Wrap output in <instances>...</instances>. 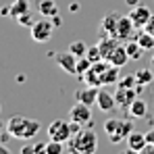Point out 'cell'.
I'll list each match as a JSON object with an SVG mask.
<instances>
[{
    "mask_svg": "<svg viewBox=\"0 0 154 154\" xmlns=\"http://www.w3.org/2000/svg\"><path fill=\"white\" fill-rule=\"evenodd\" d=\"M17 23H19L21 27H29V29H31V25L35 23L33 13H31V11H27V13H23V15H19V17H17Z\"/></svg>",
    "mask_w": 154,
    "mask_h": 154,
    "instance_id": "24",
    "label": "cell"
},
{
    "mask_svg": "<svg viewBox=\"0 0 154 154\" xmlns=\"http://www.w3.org/2000/svg\"><path fill=\"white\" fill-rule=\"evenodd\" d=\"M98 108L102 110V112H110V110H115L117 108V100H115V94H108L106 90H100L98 92Z\"/></svg>",
    "mask_w": 154,
    "mask_h": 154,
    "instance_id": "13",
    "label": "cell"
},
{
    "mask_svg": "<svg viewBox=\"0 0 154 154\" xmlns=\"http://www.w3.org/2000/svg\"><path fill=\"white\" fill-rule=\"evenodd\" d=\"M90 60H92V65L94 63H98V60H102V52H100V46H92V48H88V54H85Z\"/></svg>",
    "mask_w": 154,
    "mask_h": 154,
    "instance_id": "27",
    "label": "cell"
},
{
    "mask_svg": "<svg viewBox=\"0 0 154 154\" xmlns=\"http://www.w3.org/2000/svg\"><path fill=\"white\" fill-rule=\"evenodd\" d=\"M65 152V142H56V140H50L46 144V154H63Z\"/></svg>",
    "mask_w": 154,
    "mask_h": 154,
    "instance_id": "23",
    "label": "cell"
},
{
    "mask_svg": "<svg viewBox=\"0 0 154 154\" xmlns=\"http://www.w3.org/2000/svg\"><path fill=\"white\" fill-rule=\"evenodd\" d=\"M129 115L133 117V119H142V117H146L148 115V104L144 98H135L131 106H129Z\"/></svg>",
    "mask_w": 154,
    "mask_h": 154,
    "instance_id": "15",
    "label": "cell"
},
{
    "mask_svg": "<svg viewBox=\"0 0 154 154\" xmlns=\"http://www.w3.org/2000/svg\"><path fill=\"white\" fill-rule=\"evenodd\" d=\"M140 94L135 92V88H117V92H115V100H117V106L119 108H129L131 102L137 98Z\"/></svg>",
    "mask_w": 154,
    "mask_h": 154,
    "instance_id": "8",
    "label": "cell"
},
{
    "mask_svg": "<svg viewBox=\"0 0 154 154\" xmlns=\"http://www.w3.org/2000/svg\"><path fill=\"white\" fill-rule=\"evenodd\" d=\"M67 148L73 154H94L98 150V135L94 127H81L75 135H71V140L67 142Z\"/></svg>",
    "mask_w": 154,
    "mask_h": 154,
    "instance_id": "2",
    "label": "cell"
},
{
    "mask_svg": "<svg viewBox=\"0 0 154 154\" xmlns=\"http://www.w3.org/2000/svg\"><path fill=\"white\" fill-rule=\"evenodd\" d=\"M146 144H148V140H146V133H140V131H131L127 137V148L129 152H140L146 148Z\"/></svg>",
    "mask_w": 154,
    "mask_h": 154,
    "instance_id": "12",
    "label": "cell"
},
{
    "mask_svg": "<svg viewBox=\"0 0 154 154\" xmlns=\"http://www.w3.org/2000/svg\"><path fill=\"white\" fill-rule=\"evenodd\" d=\"M129 17H131V21H133L135 29H142V27L148 23V19L152 17V11H150L148 6H144V4H137V6L131 8Z\"/></svg>",
    "mask_w": 154,
    "mask_h": 154,
    "instance_id": "9",
    "label": "cell"
},
{
    "mask_svg": "<svg viewBox=\"0 0 154 154\" xmlns=\"http://www.w3.org/2000/svg\"><path fill=\"white\" fill-rule=\"evenodd\" d=\"M127 60H131L127 54V48H125V44H119L115 50H112V54L108 56V63L110 65H115V67H125L127 65Z\"/></svg>",
    "mask_w": 154,
    "mask_h": 154,
    "instance_id": "14",
    "label": "cell"
},
{
    "mask_svg": "<svg viewBox=\"0 0 154 154\" xmlns=\"http://www.w3.org/2000/svg\"><path fill=\"white\" fill-rule=\"evenodd\" d=\"M69 119L71 121H77V123H81L83 127L88 125V127H94V119H92V108L88 106V104L83 102H77L71 106V110H69Z\"/></svg>",
    "mask_w": 154,
    "mask_h": 154,
    "instance_id": "6",
    "label": "cell"
},
{
    "mask_svg": "<svg viewBox=\"0 0 154 154\" xmlns=\"http://www.w3.org/2000/svg\"><path fill=\"white\" fill-rule=\"evenodd\" d=\"M0 154H11V150H8L4 144H0Z\"/></svg>",
    "mask_w": 154,
    "mask_h": 154,
    "instance_id": "37",
    "label": "cell"
},
{
    "mask_svg": "<svg viewBox=\"0 0 154 154\" xmlns=\"http://www.w3.org/2000/svg\"><path fill=\"white\" fill-rule=\"evenodd\" d=\"M54 23H52L50 17H42L40 21H35L33 25H31V38H33V42H38V44H42V42H48L52 38V31H54Z\"/></svg>",
    "mask_w": 154,
    "mask_h": 154,
    "instance_id": "4",
    "label": "cell"
},
{
    "mask_svg": "<svg viewBox=\"0 0 154 154\" xmlns=\"http://www.w3.org/2000/svg\"><path fill=\"white\" fill-rule=\"evenodd\" d=\"M135 40L140 42V46H142L144 50H152V48H154V35H152V33H148V31H142Z\"/></svg>",
    "mask_w": 154,
    "mask_h": 154,
    "instance_id": "21",
    "label": "cell"
},
{
    "mask_svg": "<svg viewBox=\"0 0 154 154\" xmlns=\"http://www.w3.org/2000/svg\"><path fill=\"white\" fill-rule=\"evenodd\" d=\"M71 121H65V119H56L48 125V137L56 140V142H69L71 140Z\"/></svg>",
    "mask_w": 154,
    "mask_h": 154,
    "instance_id": "5",
    "label": "cell"
},
{
    "mask_svg": "<svg viewBox=\"0 0 154 154\" xmlns=\"http://www.w3.org/2000/svg\"><path fill=\"white\" fill-rule=\"evenodd\" d=\"M0 15H2V17H4V15H11V4H8V6H2V8H0Z\"/></svg>",
    "mask_w": 154,
    "mask_h": 154,
    "instance_id": "35",
    "label": "cell"
},
{
    "mask_svg": "<svg viewBox=\"0 0 154 154\" xmlns=\"http://www.w3.org/2000/svg\"><path fill=\"white\" fill-rule=\"evenodd\" d=\"M69 11H71V13H77V11H79V2H71V4H69Z\"/></svg>",
    "mask_w": 154,
    "mask_h": 154,
    "instance_id": "34",
    "label": "cell"
},
{
    "mask_svg": "<svg viewBox=\"0 0 154 154\" xmlns=\"http://www.w3.org/2000/svg\"><path fill=\"white\" fill-rule=\"evenodd\" d=\"M42 129L40 121L38 119H29V117H23V115H13L8 121H6V131L17 137V140H33L38 135V131Z\"/></svg>",
    "mask_w": 154,
    "mask_h": 154,
    "instance_id": "1",
    "label": "cell"
},
{
    "mask_svg": "<svg viewBox=\"0 0 154 154\" xmlns=\"http://www.w3.org/2000/svg\"><path fill=\"white\" fill-rule=\"evenodd\" d=\"M69 50L79 58V56H85V54H88V46H85L83 42H73V44L69 46Z\"/></svg>",
    "mask_w": 154,
    "mask_h": 154,
    "instance_id": "26",
    "label": "cell"
},
{
    "mask_svg": "<svg viewBox=\"0 0 154 154\" xmlns=\"http://www.w3.org/2000/svg\"><path fill=\"white\" fill-rule=\"evenodd\" d=\"M133 33H135V25H133V21H131V17H121L119 19V23H117V31H115V35L119 38V40H123V42H127V40H133Z\"/></svg>",
    "mask_w": 154,
    "mask_h": 154,
    "instance_id": "10",
    "label": "cell"
},
{
    "mask_svg": "<svg viewBox=\"0 0 154 154\" xmlns=\"http://www.w3.org/2000/svg\"><path fill=\"white\" fill-rule=\"evenodd\" d=\"M92 69V60L88 58V56H79L77 58V75H83L85 71H90Z\"/></svg>",
    "mask_w": 154,
    "mask_h": 154,
    "instance_id": "25",
    "label": "cell"
},
{
    "mask_svg": "<svg viewBox=\"0 0 154 154\" xmlns=\"http://www.w3.org/2000/svg\"><path fill=\"white\" fill-rule=\"evenodd\" d=\"M104 131H106L110 144H119V142L127 140L129 133L133 131V121H129V119H106Z\"/></svg>",
    "mask_w": 154,
    "mask_h": 154,
    "instance_id": "3",
    "label": "cell"
},
{
    "mask_svg": "<svg viewBox=\"0 0 154 154\" xmlns=\"http://www.w3.org/2000/svg\"><path fill=\"white\" fill-rule=\"evenodd\" d=\"M54 60H56V65H58L65 73H69V75H77V56L71 50L58 52V54L54 56Z\"/></svg>",
    "mask_w": 154,
    "mask_h": 154,
    "instance_id": "7",
    "label": "cell"
},
{
    "mask_svg": "<svg viewBox=\"0 0 154 154\" xmlns=\"http://www.w3.org/2000/svg\"><path fill=\"white\" fill-rule=\"evenodd\" d=\"M144 31H148V33H152V35H154V13H152V17L148 19V23L144 25Z\"/></svg>",
    "mask_w": 154,
    "mask_h": 154,
    "instance_id": "29",
    "label": "cell"
},
{
    "mask_svg": "<svg viewBox=\"0 0 154 154\" xmlns=\"http://www.w3.org/2000/svg\"><path fill=\"white\" fill-rule=\"evenodd\" d=\"M35 152V146H23L21 148V154H33Z\"/></svg>",
    "mask_w": 154,
    "mask_h": 154,
    "instance_id": "31",
    "label": "cell"
},
{
    "mask_svg": "<svg viewBox=\"0 0 154 154\" xmlns=\"http://www.w3.org/2000/svg\"><path fill=\"white\" fill-rule=\"evenodd\" d=\"M98 88H94V85H88V88H81V90H77L75 92V102H83L88 104V106H92V104H96L98 100Z\"/></svg>",
    "mask_w": 154,
    "mask_h": 154,
    "instance_id": "11",
    "label": "cell"
},
{
    "mask_svg": "<svg viewBox=\"0 0 154 154\" xmlns=\"http://www.w3.org/2000/svg\"><path fill=\"white\" fill-rule=\"evenodd\" d=\"M50 19H52V23H54L56 27L63 25V19H60V15H54V17H50Z\"/></svg>",
    "mask_w": 154,
    "mask_h": 154,
    "instance_id": "32",
    "label": "cell"
},
{
    "mask_svg": "<svg viewBox=\"0 0 154 154\" xmlns=\"http://www.w3.org/2000/svg\"><path fill=\"white\" fill-rule=\"evenodd\" d=\"M133 75H135V79H137V83H142V85L152 83V79H154V73L150 71V69H140V71H135Z\"/></svg>",
    "mask_w": 154,
    "mask_h": 154,
    "instance_id": "22",
    "label": "cell"
},
{
    "mask_svg": "<svg viewBox=\"0 0 154 154\" xmlns=\"http://www.w3.org/2000/svg\"><path fill=\"white\" fill-rule=\"evenodd\" d=\"M142 154H154V146L152 144H146V148L142 150Z\"/></svg>",
    "mask_w": 154,
    "mask_h": 154,
    "instance_id": "33",
    "label": "cell"
},
{
    "mask_svg": "<svg viewBox=\"0 0 154 154\" xmlns=\"http://www.w3.org/2000/svg\"><path fill=\"white\" fill-rule=\"evenodd\" d=\"M146 140H148V144H152V146H154V127L146 131Z\"/></svg>",
    "mask_w": 154,
    "mask_h": 154,
    "instance_id": "30",
    "label": "cell"
},
{
    "mask_svg": "<svg viewBox=\"0 0 154 154\" xmlns=\"http://www.w3.org/2000/svg\"><path fill=\"white\" fill-rule=\"evenodd\" d=\"M119 85L121 88H135L137 85V79H135V75H125L119 79Z\"/></svg>",
    "mask_w": 154,
    "mask_h": 154,
    "instance_id": "28",
    "label": "cell"
},
{
    "mask_svg": "<svg viewBox=\"0 0 154 154\" xmlns=\"http://www.w3.org/2000/svg\"><path fill=\"white\" fill-rule=\"evenodd\" d=\"M152 65H154V56H152Z\"/></svg>",
    "mask_w": 154,
    "mask_h": 154,
    "instance_id": "38",
    "label": "cell"
},
{
    "mask_svg": "<svg viewBox=\"0 0 154 154\" xmlns=\"http://www.w3.org/2000/svg\"><path fill=\"white\" fill-rule=\"evenodd\" d=\"M119 69H121V67L110 65V67L102 73V85H108V83H119V79H121V71H119Z\"/></svg>",
    "mask_w": 154,
    "mask_h": 154,
    "instance_id": "19",
    "label": "cell"
},
{
    "mask_svg": "<svg viewBox=\"0 0 154 154\" xmlns=\"http://www.w3.org/2000/svg\"><path fill=\"white\" fill-rule=\"evenodd\" d=\"M38 13L42 17H54L58 15V4L56 0H40L38 2Z\"/></svg>",
    "mask_w": 154,
    "mask_h": 154,
    "instance_id": "16",
    "label": "cell"
},
{
    "mask_svg": "<svg viewBox=\"0 0 154 154\" xmlns=\"http://www.w3.org/2000/svg\"><path fill=\"white\" fill-rule=\"evenodd\" d=\"M125 48H127V54H129V58H131V60H140V58H142V54L146 52L142 46H140V42H137L135 38L125 42Z\"/></svg>",
    "mask_w": 154,
    "mask_h": 154,
    "instance_id": "18",
    "label": "cell"
},
{
    "mask_svg": "<svg viewBox=\"0 0 154 154\" xmlns=\"http://www.w3.org/2000/svg\"><path fill=\"white\" fill-rule=\"evenodd\" d=\"M119 19H121V15H119V13H108V15H104V19H102V29L106 31V33H112V35H115Z\"/></svg>",
    "mask_w": 154,
    "mask_h": 154,
    "instance_id": "17",
    "label": "cell"
},
{
    "mask_svg": "<svg viewBox=\"0 0 154 154\" xmlns=\"http://www.w3.org/2000/svg\"><path fill=\"white\" fill-rule=\"evenodd\" d=\"M125 4L133 8V6H137V4H140V0H125Z\"/></svg>",
    "mask_w": 154,
    "mask_h": 154,
    "instance_id": "36",
    "label": "cell"
},
{
    "mask_svg": "<svg viewBox=\"0 0 154 154\" xmlns=\"http://www.w3.org/2000/svg\"><path fill=\"white\" fill-rule=\"evenodd\" d=\"M27 11H29V0H15L11 4V17L13 19H17L19 15H23Z\"/></svg>",
    "mask_w": 154,
    "mask_h": 154,
    "instance_id": "20",
    "label": "cell"
}]
</instances>
